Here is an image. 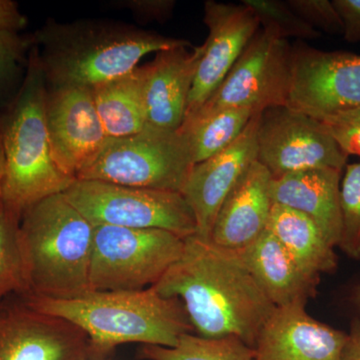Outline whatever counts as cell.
Here are the masks:
<instances>
[{"instance_id":"32","label":"cell","mask_w":360,"mask_h":360,"mask_svg":"<svg viewBox=\"0 0 360 360\" xmlns=\"http://www.w3.org/2000/svg\"><path fill=\"white\" fill-rule=\"evenodd\" d=\"M125 6L131 9L139 18L148 20L165 21L172 15L175 6L172 0H134L127 1Z\"/></svg>"},{"instance_id":"25","label":"cell","mask_w":360,"mask_h":360,"mask_svg":"<svg viewBox=\"0 0 360 360\" xmlns=\"http://www.w3.org/2000/svg\"><path fill=\"white\" fill-rule=\"evenodd\" d=\"M21 217L6 210L0 212V302L11 293L30 292L25 255L21 245Z\"/></svg>"},{"instance_id":"28","label":"cell","mask_w":360,"mask_h":360,"mask_svg":"<svg viewBox=\"0 0 360 360\" xmlns=\"http://www.w3.org/2000/svg\"><path fill=\"white\" fill-rule=\"evenodd\" d=\"M32 46V35L0 30V103L18 84L22 68H27Z\"/></svg>"},{"instance_id":"33","label":"cell","mask_w":360,"mask_h":360,"mask_svg":"<svg viewBox=\"0 0 360 360\" xmlns=\"http://www.w3.org/2000/svg\"><path fill=\"white\" fill-rule=\"evenodd\" d=\"M27 25V18L13 0H0V30L20 32Z\"/></svg>"},{"instance_id":"23","label":"cell","mask_w":360,"mask_h":360,"mask_svg":"<svg viewBox=\"0 0 360 360\" xmlns=\"http://www.w3.org/2000/svg\"><path fill=\"white\" fill-rule=\"evenodd\" d=\"M257 113L248 108H226L198 112L184 120L179 130L186 139L194 165L229 148Z\"/></svg>"},{"instance_id":"9","label":"cell","mask_w":360,"mask_h":360,"mask_svg":"<svg viewBox=\"0 0 360 360\" xmlns=\"http://www.w3.org/2000/svg\"><path fill=\"white\" fill-rule=\"evenodd\" d=\"M291 54L292 46L288 40L258 30L219 89L198 112L226 108H248L262 112L274 106L288 105Z\"/></svg>"},{"instance_id":"3","label":"cell","mask_w":360,"mask_h":360,"mask_svg":"<svg viewBox=\"0 0 360 360\" xmlns=\"http://www.w3.org/2000/svg\"><path fill=\"white\" fill-rule=\"evenodd\" d=\"M33 309L65 319L84 330L89 360H99L127 343L174 347L194 333L181 300L153 288L141 290L89 291L77 297L21 296Z\"/></svg>"},{"instance_id":"16","label":"cell","mask_w":360,"mask_h":360,"mask_svg":"<svg viewBox=\"0 0 360 360\" xmlns=\"http://www.w3.org/2000/svg\"><path fill=\"white\" fill-rule=\"evenodd\" d=\"M347 338L305 307H276L258 335L253 360H340Z\"/></svg>"},{"instance_id":"5","label":"cell","mask_w":360,"mask_h":360,"mask_svg":"<svg viewBox=\"0 0 360 360\" xmlns=\"http://www.w3.org/2000/svg\"><path fill=\"white\" fill-rule=\"evenodd\" d=\"M94 233V225L63 193L28 207L20 225L30 286L26 295L72 298L89 292Z\"/></svg>"},{"instance_id":"19","label":"cell","mask_w":360,"mask_h":360,"mask_svg":"<svg viewBox=\"0 0 360 360\" xmlns=\"http://www.w3.org/2000/svg\"><path fill=\"white\" fill-rule=\"evenodd\" d=\"M236 252L274 307H307L316 295L321 277L305 272L267 229Z\"/></svg>"},{"instance_id":"22","label":"cell","mask_w":360,"mask_h":360,"mask_svg":"<svg viewBox=\"0 0 360 360\" xmlns=\"http://www.w3.org/2000/svg\"><path fill=\"white\" fill-rule=\"evenodd\" d=\"M146 71L131 72L92 89L97 113L108 137L139 134L146 127Z\"/></svg>"},{"instance_id":"10","label":"cell","mask_w":360,"mask_h":360,"mask_svg":"<svg viewBox=\"0 0 360 360\" xmlns=\"http://www.w3.org/2000/svg\"><path fill=\"white\" fill-rule=\"evenodd\" d=\"M347 158L321 120L288 105L260 112L257 161L272 177L315 168L342 172Z\"/></svg>"},{"instance_id":"37","label":"cell","mask_w":360,"mask_h":360,"mask_svg":"<svg viewBox=\"0 0 360 360\" xmlns=\"http://www.w3.org/2000/svg\"><path fill=\"white\" fill-rule=\"evenodd\" d=\"M1 210H2V202H1V200H0V212H1Z\"/></svg>"},{"instance_id":"35","label":"cell","mask_w":360,"mask_h":360,"mask_svg":"<svg viewBox=\"0 0 360 360\" xmlns=\"http://www.w3.org/2000/svg\"><path fill=\"white\" fill-rule=\"evenodd\" d=\"M6 151H4V139H2L1 127H0V200H1L2 186L6 176Z\"/></svg>"},{"instance_id":"34","label":"cell","mask_w":360,"mask_h":360,"mask_svg":"<svg viewBox=\"0 0 360 360\" xmlns=\"http://www.w3.org/2000/svg\"><path fill=\"white\" fill-rule=\"evenodd\" d=\"M340 360H360V319L352 321Z\"/></svg>"},{"instance_id":"18","label":"cell","mask_w":360,"mask_h":360,"mask_svg":"<svg viewBox=\"0 0 360 360\" xmlns=\"http://www.w3.org/2000/svg\"><path fill=\"white\" fill-rule=\"evenodd\" d=\"M271 179L258 161L246 170L220 206L210 234L214 245L243 250L266 231L274 205L269 191Z\"/></svg>"},{"instance_id":"13","label":"cell","mask_w":360,"mask_h":360,"mask_svg":"<svg viewBox=\"0 0 360 360\" xmlns=\"http://www.w3.org/2000/svg\"><path fill=\"white\" fill-rule=\"evenodd\" d=\"M45 118L52 155L63 174H77L108 139L89 87L47 86Z\"/></svg>"},{"instance_id":"21","label":"cell","mask_w":360,"mask_h":360,"mask_svg":"<svg viewBox=\"0 0 360 360\" xmlns=\"http://www.w3.org/2000/svg\"><path fill=\"white\" fill-rule=\"evenodd\" d=\"M266 229L310 276L321 277L338 267L335 248L304 213L274 203Z\"/></svg>"},{"instance_id":"27","label":"cell","mask_w":360,"mask_h":360,"mask_svg":"<svg viewBox=\"0 0 360 360\" xmlns=\"http://www.w3.org/2000/svg\"><path fill=\"white\" fill-rule=\"evenodd\" d=\"M341 236L338 248L360 258V162L347 165L340 184Z\"/></svg>"},{"instance_id":"36","label":"cell","mask_w":360,"mask_h":360,"mask_svg":"<svg viewBox=\"0 0 360 360\" xmlns=\"http://www.w3.org/2000/svg\"><path fill=\"white\" fill-rule=\"evenodd\" d=\"M352 302L360 315V284L355 288L354 293H352Z\"/></svg>"},{"instance_id":"4","label":"cell","mask_w":360,"mask_h":360,"mask_svg":"<svg viewBox=\"0 0 360 360\" xmlns=\"http://www.w3.org/2000/svg\"><path fill=\"white\" fill-rule=\"evenodd\" d=\"M47 84L33 45L18 94L0 117L6 151L4 207L18 217L39 201L65 193L75 181L52 155L45 118Z\"/></svg>"},{"instance_id":"7","label":"cell","mask_w":360,"mask_h":360,"mask_svg":"<svg viewBox=\"0 0 360 360\" xmlns=\"http://www.w3.org/2000/svg\"><path fill=\"white\" fill-rule=\"evenodd\" d=\"M184 238L162 229L94 225L90 291L155 285L181 257Z\"/></svg>"},{"instance_id":"30","label":"cell","mask_w":360,"mask_h":360,"mask_svg":"<svg viewBox=\"0 0 360 360\" xmlns=\"http://www.w3.org/2000/svg\"><path fill=\"white\" fill-rule=\"evenodd\" d=\"M321 122L345 155L360 158V108L336 113Z\"/></svg>"},{"instance_id":"14","label":"cell","mask_w":360,"mask_h":360,"mask_svg":"<svg viewBox=\"0 0 360 360\" xmlns=\"http://www.w3.org/2000/svg\"><path fill=\"white\" fill-rule=\"evenodd\" d=\"M203 22L208 35L202 44V56L184 120L198 112L219 89L260 26L255 14L245 4H221L213 0L205 1Z\"/></svg>"},{"instance_id":"1","label":"cell","mask_w":360,"mask_h":360,"mask_svg":"<svg viewBox=\"0 0 360 360\" xmlns=\"http://www.w3.org/2000/svg\"><path fill=\"white\" fill-rule=\"evenodd\" d=\"M151 288L181 300L195 335L236 336L251 348L276 309L236 251L196 233L184 238L181 257Z\"/></svg>"},{"instance_id":"17","label":"cell","mask_w":360,"mask_h":360,"mask_svg":"<svg viewBox=\"0 0 360 360\" xmlns=\"http://www.w3.org/2000/svg\"><path fill=\"white\" fill-rule=\"evenodd\" d=\"M181 46L158 52L144 66L146 127L179 130L186 116L189 94L195 78L202 45Z\"/></svg>"},{"instance_id":"24","label":"cell","mask_w":360,"mask_h":360,"mask_svg":"<svg viewBox=\"0 0 360 360\" xmlns=\"http://www.w3.org/2000/svg\"><path fill=\"white\" fill-rule=\"evenodd\" d=\"M253 348L236 336L206 338L188 333L174 347L141 345L137 356L142 360H253Z\"/></svg>"},{"instance_id":"26","label":"cell","mask_w":360,"mask_h":360,"mask_svg":"<svg viewBox=\"0 0 360 360\" xmlns=\"http://www.w3.org/2000/svg\"><path fill=\"white\" fill-rule=\"evenodd\" d=\"M241 4L250 7L255 14L259 25L265 32L278 39L290 37L303 40H314L321 37V32L307 25L288 6L286 1L279 0H243Z\"/></svg>"},{"instance_id":"29","label":"cell","mask_w":360,"mask_h":360,"mask_svg":"<svg viewBox=\"0 0 360 360\" xmlns=\"http://www.w3.org/2000/svg\"><path fill=\"white\" fill-rule=\"evenodd\" d=\"M286 4L302 20L319 32L343 34L342 21L333 1L288 0Z\"/></svg>"},{"instance_id":"31","label":"cell","mask_w":360,"mask_h":360,"mask_svg":"<svg viewBox=\"0 0 360 360\" xmlns=\"http://www.w3.org/2000/svg\"><path fill=\"white\" fill-rule=\"evenodd\" d=\"M343 25V37L352 44L360 42V0H333Z\"/></svg>"},{"instance_id":"8","label":"cell","mask_w":360,"mask_h":360,"mask_svg":"<svg viewBox=\"0 0 360 360\" xmlns=\"http://www.w3.org/2000/svg\"><path fill=\"white\" fill-rule=\"evenodd\" d=\"M63 195L94 225L162 229L184 238L198 231L193 210L175 191L77 179Z\"/></svg>"},{"instance_id":"15","label":"cell","mask_w":360,"mask_h":360,"mask_svg":"<svg viewBox=\"0 0 360 360\" xmlns=\"http://www.w3.org/2000/svg\"><path fill=\"white\" fill-rule=\"evenodd\" d=\"M260 112L229 148L202 162L196 163L182 191L195 217L198 231L210 238L220 206L240 177L257 161V130Z\"/></svg>"},{"instance_id":"6","label":"cell","mask_w":360,"mask_h":360,"mask_svg":"<svg viewBox=\"0 0 360 360\" xmlns=\"http://www.w3.org/2000/svg\"><path fill=\"white\" fill-rule=\"evenodd\" d=\"M193 167L179 130L146 127L129 136L108 137L77 179L181 193Z\"/></svg>"},{"instance_id":"11","label":"cell","mask_w":360,"mask_h":360,"mask_svg":"<svg viewBox=\"0 0 360 360\" xmlns=\"http://www.w3.org/2000/svg\"><path fill=\"white\" fill-rule=\"evenodd\" d=\"M288 106L322 120L360 108V56L292 46Z\"/></svg>"},{"instance_id":"2","label":"cell","mask_w":360,"mask_h":360,"mask_svg":"<svg viewBox=\"0 0 360 360\" xmlns=\"http://www.w3.org/2000/svg\"><path fill=\"white\" fill-rule=\"evenodd\" d=\"M32 41L47 86L89 89L131 72L149 53L193 47L186 39L105 20H49Z\"/></svg>"},{"instance_id":"20","label":"cell","mask_w":360,"mask_h":360,"mask_svg":"<svg viewBox=\"0 0 360 360\" xmlns=\"http://www.w3.org/2000/svg\"><path fill=\"white\" fill-rule=\"evenodd\" d=\"M340 170L315 168L272 177V203L304 213L335 248L341 236Z\"/></svg>"},{"instance_id":"12","label":"cell","mask_w":360,"mask_h":360,"mask_svg":"<svg viewBox=\"0 0 360 360\" xmlns=\"http://www.w3.org/2000/svg\"><path fill=\"white\" fill-rule=\"evenodd\" d=\"M0 360H89L82 329L33 309L22 300L0 302Z\"/></svg>"}]
</instances>
